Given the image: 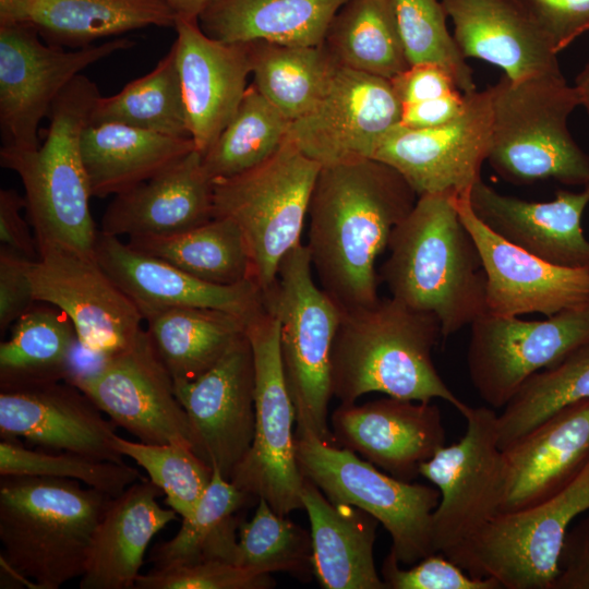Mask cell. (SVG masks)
<instances>
[{
  "label": "cell",
  "mask_w": 589,
  "mask_h": 589,
  "mask_svg": "<svg viewBox=\"0 0 589 589\" xmlns=\"http://www.w3.org/2000/svg\"><path fill=\"white\" fill-rule=\"evenodd\" d=\"M417 199L399 172L374 158L322 166L305 245L320 287L341 311L378 301L376 260Z\"/></svg>",
  "instance_id": "cell-1"
},
{
  "label": "cell",
  "mask_w": 589,
  "mask_h": 589,
  "mask_svg": "<svg viewBox=\"0 0 589 589\" xmlns=\"http://www.w3.org/2000/svg\"><path fill=\"white\" fill-rule=\"evenodd\" d=\"M452 193L424 194L395 227L378 274L392 298L437 317L442 337L485 312V274L479 250Z\"/></svg>",
  "instance_id": "cell-2"
},
{
  "label": "cell",
  "mask_w": 589,
  "mask_h": 589,
  "mask_svg": "<svg viewBox=\"0 0 589 589\" xmlns=\"http://www.w3.org/2000/svg\"><path fill=\"white\" fill-rule=\"evenodd\" d=\"M442 336L431 313L394 298L341 311L332 350V389L340 404L369 393L414 401L443 399L462 416L470 408L440 376L432 350Z\"/></svg>",
  "instance_id": "cell-3"
},
{
  "label": "cell",
  "mask_w": 589,
  "mask_h": 589,
  "mask_svg": "<svg viewBox=\"0 0 589 589\" xmlns=\"http://www.w3.org/2000/svg\"><path fill=\"white\" fill-rule=\"evenodd\" d=\"M100 96L93 81L77 75L52 104L48 130L37 148L0 149L1 166L14 171L24 187L38 256L52 251L95 256L98 231L80 143Z\"/></svg>",
  "instance_id": "cell-4"
},
{
  "label": "cell",
  "mask_w": 589,
  "mask_h": 589,
  "mask_svg": "<svg viewBox=\"0 0 589 589\" xmlns=\"http://www.w3.org/2000/svg\"><path fill=\"white\" fill-rule=\"evenodd\" d=\"M110 498L76 480L1 477V565L22 585L36 589H58L81 578Z\"/></svg>",
  "instance_id": "cell-5"
},
{
  "label": "cell",
  "mask_w": 589,
  "mask_h": 589,
  "mask_svg": "<svg viewBox=\"0 0 589 589\" xmlns=\"http://www.w3.org/2000/svg\"><path fill=\"white\" fill-rule=\"evenodd\" d=\"M492 133L488 161L506 181L530 184L554 179L589 187V155L573 140L567 120L581 106L576 86L562 73L489 86Z\"/></svg>",
  "instance_id": "cell-6"
},
{
  "label": "cell",
  "mask_w": 589,
  "mask_h": 589,
  "mask_svg": "<svg viewBox=\"0 0 589 589\" xmlns=\"http://www.w3.org/2000/svg\"><path fill=\"white\" fill-rule=\"evenodd\" d=\"M305 244L283 260L277 278L263 292L264 308L279 323L286 383L296 409V431H308L337 445L327 424L332 389V350L341 310L312 276Z\"/></svg>",
  "instance_id": "cell-7"
},
{
  "label": "cell",
  "mask_w": 589,
  "mask_h": 589,
  "mask_svg": "<svg viewBox=\"0 0 589 589\" xmlns=\"http://www.w3.org/2000/svg\"><path fill=\"white\" fill-rule=\"evenodd\" d=\"M322 166L288 137L263 164L214 181V217L233 220L244 238L252 279L262 292L275 283L301 233Z\"/></svg>",
  "instance_id": "cell-8"
},
{
  "label": "cell",
  "mask_w": 589,
  "mask_h": 589,
  "mask_svg": "<svg viewBox=\"0 0 589 589\" xmlns=\"http://www.w3.org/2000/svg\"><path fill=\"white\" fill-rule=\"evenodd\" d=\"M296 457L302 476L334 503L363 509L384 526L400 564L413 565L435 553L432 517L440 491L380 471L352 450L296 431Z\"/></svg>",
  "instance_id": "cell-9"
},
{
  "label": "cell",
  "mask_w": 589,
  "mask_h": 589,
  "mask_svg": "<svg viewBox=\"0 0 589 589\" xmlns=\"http://www.w3.org/2000/svg\"><path fill=\"white\" fill-rule=\"evenodd\" d=\"M589 510V461L561 492L533 506L500 513L448 558L502 589H554L570 525Z\"/></svg>",
  "instance_id": "cell-10"
},
{
  "label": "cell",
  "mask_w": 589,
  "mask_h": 589,
  "mask_svg": "<svg viewBox=\"0 0 589 589\" xmlns=\"http://www.w3.org/2000/svg\"><path fill=\"white\" fill-rule=\"evenodd\" d=\"M245 333L254 361V436L230 481L287 516L302 508L304 477L296 457L297 416L281 362L278 320L264 308L248 320Z\"/></svg>",
  "instance_id": "cell-11"
},
{
  "label": "cell",
  "mask_w": 589,
  "mask_h": 589,
  "mask_svg": "<svg viewBox=\"0 0 589 589\" xmlns=\"http://www.w3.org/2000/svg\"><path fill=\"white\" fill-rule=\"evenodd\" d=\"M464 418V436L442 446L419 468L440 491L432 517L433 546L447 557L501 513L505 490L496 412L470 407Z\"/></svg>",
  "instance_id": "cell-12"
},
{
  "label": "cell",
  "mask_w": 589,
  "mask_h": 589,
  "mask_svg": "<svg viewBox=\"0 0 589 589\" xmlns=\"http://www.w3.org/2000/svg\"><path fill=\"white\" fill-rule=\"evenodd\" d=\"M470 329L467 366L472 385L492 408H504L532 375L589 345V303L539 321L484 312Z\"/></svg>",
  "instance_id": "cell-13"
},
{
  "label": "cell",
  "mask_w": 589,
  "mask_h": 589,
  "mask_svg": "<svg viewBox=\"0 0 589 589\" xmlns=\"http://www.w3.org/2000/svg\"><path fill=\"white\" fill-rule=\"evenodd\" d=\"M134 46L128 38L64 50L25 24L0 25L2 147L35 149L38 127L60 93L93 63Z\"/></svg>",
  "instance_id": "cell-14"
},
{
  "label": "cell",
  "mask_w": 589,
  "mask_h": 589,
  "mask_svg": "<svg viewBox=\"0 0 589 589\" xmlns=\"http://www.w3.org/2000/svg\"><path fill=\"white\" fill-rule=\"evenodd\" d=\"M65 382L140 442H181L193 447L189 419L176 395L173 380L146 329L127 348L99 358Z\"/></svg>",
  "instance_id": "cell-15"
},
{
  "label": "cell",
  "mask_w": 589,
  "mask_h": 589,
  "mask_svg": "<svg viewBox=\"0 0 589 589\" xmlns=\"http://www.w3.org/2000/svg\"><path fill=\"white\" fill-rule=\"evenodd\" d=\"M492 133L489 87L466 94L464 110L450 121L432 128H392L380 141L372 158L399 172L418 196L469 194L481 180Z\"/></svg>",
  "instance_id": "cell-16"
},
{
  "label": "cell",
  "mask_w": 589,
  "mask_h": 589,
  "mask_svg": "<svg viewBox=\"0 0 589 589\" xmlns=\"http://www.w3.org/2000/svg\"><path fill=\"white\" fill-rule=\"evenodd\" d=\"M401 112L390 80L340 67L320 101L290 121L288 139L321 166L372 158Z\"/></svg>",
  "instance_id": "cell-17"
},
{
  "label": "cell",
  "mask_w": 589,
  "mask_h": 589,
  "mask_svg": "<svg viewBox=\"0 0 589 589\" xmlns=\"http://www.w3.org/2000/svg\"><path fill=\"white\" fill-rule=\"evenodd\" d=\"M28 275L34 300L62 311L81 348L94 357L127 348L143 329L142 313L95 256L46 252L32 262Z\"/></svg>",
  "instance_id": "cell-18"
},
{
  "label": "cell",
  "mask_w": 589,
  "mask_h": 589,
  "mask_svg": "<svg viewBox=\"0 0 589 589\" xmlns=\"http://www.w3.org/2000/svg\"><path fill=\"white\" fill-rule=\"evenodd\" d=\"M254 361L243 335L211 369L175 383L196 455L230 480L254 436Z\"/></svg>",
  "instance_id": "cell-19"
},
{
  "label": "cell",
  "mask_w": 589,
  "mask_h": 589,
  "mask_svg": "<svg viewBox=\"0 0 589 589\" xmlns=\"http://www.w3.org/2000/svg\"><path fill=\"white\" fill-rule=\"evenodd\" d=\"M456 205L481 256L485 312L551 316L589 303V271L549 263L504 240L477 217L469 194L457 196Z\"/></svg>",
  "instance_id": "cell-20"
},
{
  "label": "cell",
  "mask_w": 589,
  "mask_h": 589,
  "mask_svg": "<svg viewBox=\"0 0 589 589\" xmlns=\"http://www.w3.org/2000/svg\"><path fill=\"white\" fill-rule=\"evenodd\" d=\"M330 421L336 444L404 481L419 476L421 464L445 445L441 411L431 401L388 396L340 404Z\"/></svg>",
  "instance_id": "cell-21"
},
{
  "label": "cell",
  "mask_w": 589,
  "mask_h": 589,
  "mask_svg": "<svg viewBox=\"0 0 589 589\" xmlns=\"http://www.w3.org/2000/svg\"><path fill=\"white\" fill-rule=\"evenodd\" d=\"M77 387L52 382L0 392L1 438H24L49 449L124 462L115 428Z\"/></svg>",
  "instance_id": "cell-22"
},
{
  "label": "cell",
  "mask_w": 589,
  "mask_h": 589,
  "mask_svg": "<svg viewBox=\"0 0 589 589\" xmlns=\"http://www.w3.org/2000/svg\"><path fill=\"white\" fill-rule=\"evenodd\" d=\"M176 53L188 127L202 155L235 116L251 74L248 43L208 37L197 19L177 17Z\"/></svg>",
  "instance_id": "cell-23"
},
{
  "label": "cell",
  "mask_w": 589,
  "mask_h": 589,
  "mask_svg": "<svg viewBox=\"0 0 589 589\" xmlns=\"http://www.w3.org/2000/svg\"><path fill=\"white\" fill-rule=\"evenodd\" d=\"M95 257L134 302L143 318L172 308H205L221 310L248 322L264 309L263 292L253 280L229 286L211 284L100 231Z\"/></svg>",
  "instance_id": "cell-24"
},
{
  "label": "cell",
  "mask_w": 589,
  "mask_h": 589,
  "mask_svg": "<svg viewBox=\"0 0 589 589\" xmlns=\"http://www.w3.org/2000/svg\"><path fill=\"white\" fill-rule=\"evenodd\" d=\"M469 203L477 217L509 243L549 263L589 271V240L581 227L589 187L580 192L557 190L549 202H529L479 180Z\"/></svg>",
  "instance_id": "cell-25"
},
{
  "label": "cell",
  "mask_w": 589,
  "mask_h": 589,
  "mask_svg": "<svg viewBox=\"0 0 589 589\" xmlns=\"http://www.w3.org/2000/svg\"><path fill=\"white\" fill-rule=\"evenodd\" d=\"M502 453L505 490L501 513L554 496L589 461V398L560 409Z\"/></svg>",
  "instance_id": "cell-26"
},
{
  "label": "cell",
  "mask_w": 589,
  "mask_h": 589,
  "mask_svg": "<svg viewBox=\"0 0 589 589\" xmlns=\"http://www.w3.org/2000/svg\"><path fill=\"white\" fill-rule=\"evenodd\" d=\"M214 181L194 149L146 181L113 196L100 232L113 237L167 236L214 218Z\"/></svg>",
  "instance_id": "cell-27"
},
{
  "label": "cell",
  "mask_w": 589,
  "mask_h": 589,
  "mask_svg": "<svg viewBox=\"0 0 589 589\" xmlns=\"http://www.w3.org/2000/svg\"><path fill=\"white\" fill-rule=\"evenodd\" d=\"M465 58L489 62L513 81L562 73L557 52L515 0H441Z\"/></svg>",
  "instance_id": "cell-28"
},
{
  "label": "cell",
  "mask_w": 589,
  "mask_h": 589,
  "mask_svg": "<svg viewBox=\"0 0 589 589\" xmlns=\"http://www.w3.org/2000/svg\"><path fill=\"white\" fill-rule=\"evenodd\" d=\"M161 495L144 478L110 498L91 541L81 589L135 588L149 542L177 519L172 508L159 505Z\"/></svg>",
  "instance_id": "cell-29"
},
{
  "label": "cell",
  "mask_w": 589,
  "mask_h": 589,
  "mask_svg": "<svg viewBox=\"0 0 589 589\" xmlns=\"http://www.w3.org/2000/svg\"><path fill=\"white\" fill-rule=\"evenodd\" d=\"M164 0H0V25L32 26L48 45L84 48L148 26H175Z\"/></svg>",
  "instance_id": "cell-30"
},
{
  "label": "cell",
  "mask_w": 589,
  "mask_h": 589,
  "mask_svg": "<svg viewBox=\"0 0 589 589\" xmlns=\"http://www.w3.org/2000/svg\"><path fill=\"white\" fill-rule=\"evenodd\" d=\"M311 527L313 572L325 589H387L374 563L380 524L363 509L329 501L309 479L301 492Z\"/></svg>",
  "instance_id": "cell-31"
},
{
  "label": "cell",
  "mask_w": 589,
  "mask_h": 589,
  "mask_svg": "<svg viewBox=\"0 0 589 589\" xmlns=\"http://www.w3.org/2000/svg\"><path fill=\"white\" fill-rule=\"evenodd\" d=\"M80 147L91 194L101 199L132 189L196 149L191 137L118 123L88 124Z\"/></svg>",
  "instance_id": "cell-32"
},
{
  "label": "cell",
  "mask_w": 589,
  "mask_h": 589,
  "mask_svg": "<svg viewBox=\"0 0 589 589\" xmlns=\"http://www.w3.org/2000/svg\"><path fill=\"white\" fill-rule=\"evenodd\" d=\"M348 0H215L199 16L202 31L223 43L266 40L317 46Z\"/></svg>",
  "instance_id": "cell-33"
},
{
  "label": "cell",
  "mask_w": 589,
  "mask_h": 589,
  "mask_svg": "<svg viewBox=\"0 0 589 589\" xmlns=\"http://www.w3.org/2000/svg\"><path fill=\"white\" fill-rule=\"evenodd\" d=\"M79 346L69 317L36 301L0 344V390L68 381L75 372Z\"/></svg>",
  "instance_id": "cell-34"
},
{
  "label": "cell",
  "mask_w": 589,
  "mask_h": 589,
  "mask_svg": "<svg viewBox=\"0 0 589 589\" xmlns=\"http://www.w3.org/2000/svg\"><path fill=\"white\" fill-rule=\"evenodd\" d=\"M151 341L173 383L195 380L243 335L247 321L215 309L172 308L144 317Z\"/></svg>",
  "instance_id": "cell-35"
},
{
  "label": "cell",
  "mask_w": 589,
  "mask_h": 589,
  "mask_svg": "<svg viewBox=\"0 0 589 589\" xmlns=\"http://www.w3.org/2000/svg\"><path fill=\"white\" fill-rule=\"evenodd\" d=\"M254 497L214 469L194 513L182 519L177 534L154 545L148 561L166 569L205 561L238 562L239 510Z\"/></svg>",
  "instance_id": "cell-36"
},
{
  "label": "cell",
  "mask_w": 589,
  "mask_h": 589,
  "mask_svg": "<svg viewBox=\"0 0 589 589\" xmlns=\"http://www.w3.org/2000/svg\"><path fill=\"white\" fill-rule=\"evenodd\" d=\"M253 85L290 121L309 112L341 67L328 49L248 41Z\"/></svg>",
  "instance_id": "cell-37"
},
{
  "label": "cell",
  "mask_w": 589,
  "mask_h": 589,
  "mask_svg": "<svg viewBox=\"0 0 589 589\" xmlns=\"http://www.w3.org/2000/svg\"><path fill=\"white\" fill-rule=\"evenodd\" d=\"M127 243L211 284L229 286L253 280L242 232L227 217H214L173 235L129 238Z\"/></svg>",
  "instance_id": "cell-38"
},
{
  "label": "cell",
  "mask_w": 589,
  "mask_h": 589,
  "mask_svg": "<svg viewBox=\"0 0 589 589\" xmlns=\"http://www.w3.org/2000/svg\"><path fill=\"white\" fill-rule=\"evenodd\" d=\"M323 45L341 67L387 80L409 67L392 0H348Z\"/></svg>",
  "instance_id": "cell-39"
},
{
  "label": "cell",
  "mask_w": 589,
  "mask_h": 589,
  "mask_svg": "<svg viewBox=\"0 0 589 589\" xmlns=\"http://www.w3.org/2000/svg\"><path fill=\"white\" fill-rule=\"evenodd\" d=\"M103 123L191 137L172 47L149 73L130 82L119 93L97 99L88 124Z\"/></svg>",
  "instance_id": "cell-40"
},
{
  "label": "cell",
  "mask_w": 589,
  "mask_h": 589,
  "mask_svg": "<svg viewBox=\"0 0 589 589\" xmlns=\"http://www.w3.org/2000/svg\"><path fill=\"white\" fill-rule=\"evenodd\" d=\"M290 120L251 84L232 119L202 155L213 181L241 175L271 158L288 137Z\"/></svg>",
  "instance_id": "cell-41"
},
{
  "label": "cell",
  "mask_w": 589,
  "mask_h": 589,
  "mask_svg": "<svg viewBox=\"0 0 589 589\" xmlns=\"http://www.w3.org/2000/svg\"><path fill=\"white\" fill-rule=\"evenodd\" d=\"M589 398V345L528 378L497 414L501 449L560 409Z\"/></svg>",
  "instance_id": "cell-42"
},
{
  "label": "cell",
  "mask_w": 589,
  "mask_h": 589,
  "mask_svg": "<svg viewBox=\"0 0 589 589\" xmlns=\"http://www.w3.org/2000/svg\"><path fill=\"white\" fill-rule=\"evenodd\" d=\"M237 564L260 573L283 572L308 580L314 575L311 534L259 498L253 517L240 522Z\"/></svg>",
  "instance_id": "cell-43"
},
{
  "label": "cell",
  "mask_w": 589,
  "mask_h": 589,
  "mask_svg": "<svg viewBox=\"0 0 589 589\" xmlns=\"http://www.w3.org/2000/svg\"><path fill=\"white\" fill-rule=\"evenodd\" d=\"M117 450L141 466L166 496V504L182 519L195 510L214 473L190 444H147L115 436Z\"/></svg>",
  "instance_id": "cell-44"
},
{
  "label": "cell",
  "mask_w": 589,
  "mask_h": 589,
  "mask_svg": "<svg viewBox=\"0 0 589 589\" xmlns=\"http://www.w3.org/2000/svg\"><path fill=\"white\" fill-rule=\"evenodd\" d=\"M392 1L408 64H437L452 75L464 94L476 92L472 69L448 31L442 1Z\"/></svg>",
  "instance_id": "cell-45"
},
{
  "label": "cell",
  "mask_w": 589,
  "mask_h": 589,
  "mask_svg": "<svg viewBox=\"0 0 589 589\" xmlns=\"http://www.w3.org/2000/svg\"><path fill=\"white\" fill-rule=\"evenodd\" d=\"M0 476H36L71 479L85 483L111 497L144 479L125 462L100 460L81 454H52L25 447L19 438L0 442Z\"/></svg>",
  "instance_id": "cell-46"
},
{
  "label": "cell",
  "mask_w": 589,
  "mask_h": 589,
  "mask_svg": "<svg viewBox=\"0 0 589 589\" xmlns=\"http://www.w3.org/2000/svg\"><path fill=\"white\" fill-rule=\"evenodd\" d=\"M271 574L223 561H205L141 574L136 589H268Z\"/></svg>",
  "instance_id": "cell-47"
},
{
  "label": "cell",
  "mask_w": 589,
  "mask_h": 589,
  "mask_svg": "<svg viewBox=\"0 0 589 589\" xmlns=\"http://www.w3.org/2000/svg\"><path fill=\"white\" fill-rule=\"evenodd\" d=\"M381 574L387 589H502L495 579L473 577L442 553L430 554L405 569L389 551Z\"/></svg>",
  "instance_id": "cell-48"
},
{
  "label": "cell",
  "mask_w": 589,
  "mask_h": 589,
  "mask_svg": "<svg viewBox=\"0 0 589 589\" xmlns=\"http://www.w3.org/2000/svg\"><path fill=\"white\" fill-rule=\"evenodd\" d=\"M558 53L589 31V0H515Z\"/></svg>",
  "instance_id": "cell-49"
},
{
  "label": "cell",
  "mask_w": 589,
  "mask_h": 589,
  "mask_svg": "<svg viewBox=\"0 0 589 589\" xmlns=\"http://www.w3.org/2000/svg\"><path fill=\"white\" fill-rule=\"evenodd\" d=\"M31 260L10 248H0V332L3 334L36 301L31 280Z\"/></svg>",
  "instance_id": "cell-50"
},
{
  "label": "cell",
  "mask_w": 589,
  "mask_h": 589,
  "mask_svg": "<svg viewBox=\"0 0 589 589\" xmlns=\"http://www.w3.org/2000/svg\"><path fill=\"white\" fill-rule=\"evenodd\" d=\"M390 82L402 106L461 92L452 75L444 68L433 63L409 65Z\"/></svg>",
  "instance_id": "cell-51"
},
{
  "label": "cell",
  "mask_w": 589,
  "mask_h": 589,
  "mask_svg": "<svg viewBox=\"0 0 589 589\" xmlns=\"http://www.w3.org/2000/svg\"><path fill=\"white\" fill-rule=\"evenodd\" d=\"M554 589H589V514L570 527Z\"/></svg>",
  "instance_id": "cell-52"
},
{
  "label": "cell",
  "mask_w": 589,
  "mask_h": 589,
  "mask_svg": "<svg viewBox=\"0 0 589 589\" xmlns=\"http://www.w3.org/2000/svg\"><path fill=\"white\" fill-rule=\"evenodd\" d=\"M24 196L14 189L0 190V241L1 245L31 259H38V249L31 225L22 217Z\"/></svg>",
  "instance_id": "cell-53"
},
{
  "label": "cell",
  "mask_w": 589,
  "mask_h": 589,
  "mask_svg": "<svg viewBox=\"0 0 589 589\" xmlns=\"http://www.w3.org/2000/svg\"><path fill=\"white\" fill-rule=\"evenodd\" d=\"M466 94L452 95L418 104L402 106L400 124L414 128H432L456 118L465 108Z\"/></svg>",
  "instance_id": "cell-54"
},
{
  "label": "cell",
  "mask_w": 589,
  "mask_h": 589,
  "mask_svg": "<svg viewBox=\"0 0 589 589\" xmlns=\"http://www.w3.org/2000/svg\"><path fill=\"white\" fill-rule=\"evenodd\" d=\"M177 17L197 19L215 0H164Z\"/></svg>",
  "instance_id": "cell-55"
},
{
  "label": "cell",
  "mask_w": 589,
  "mask_h": 589,
  "mask_svg": "<svg viewBox=\"0 0 589 589\" xmlns=\"http://www.w3.org/2000/svg\"><path fill=\"white\" fill-rule=\"evenodd\" d=\"M575 86L578 89L581 106H585L589 112V61L577 76Z\"/></svg>",
  "instance_id": "cell-56"
}]
</instances>
